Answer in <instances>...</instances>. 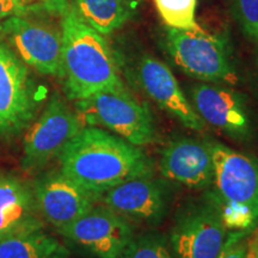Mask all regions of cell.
I'll use <instances>...</instances> for the list:
<instances>
[{
  "instance_id": "obj_1",
  "label": "cell",
  "mask_w": 258,
  "mask_h": 258,
  "mask_svg": "<svg viewBox=\"0 0 258 258\" xmlns=\"http://www.w3.org/2000/svg\"><path fill=\"white\" fill-rule=\"evenodd\" d=\"M60 171L98 200L125 180L153 176V164L141 147L99 127L88 125L59 157Z\"/></svg>"
},
{
  "instance_id": "obj_2",
  "label": "cell",
  "mask_w": 258,
  "mask_h": 258,
  "mask_svg": "<svg viewBox=\"0 0 258 258\" xmlns=\"http://www.w3.org/2000/svg\"><path fill=\"white\" fill-rule=\"evenodd\" d=\"M61 32L59 78L67 98L80 101L105 90L125 88L120 64L105 36L83 22L71 6L61 17Z\"/></svg>"
},
{
  "instance_id": "obj_3",
  "label": "cell",
  "mask_w": 258,
  "mask_h": 258,
  "mask_svg": "<svg viewBox=\"0 0 258 258\" xmlns=\"http://www.w3.org/2000/svg\"><path fill=\"white\" fill-rule=\"evenodd\" d=\"M215 191L212 201L227 230H251L258 222V158L211 143Z\"/></svg>"
},
{
  "instance_id": "obj_4",
  "label": "cell",
  "mask_w": 258,
  "mask_h": 258,
  "mask_svg": "<svg viewBox=\"0 0 258 258\" xmlns=\"http://www.w3.org/2000/svg\"><path fill=\"white\" fill-rule=\"evenodd\" d=\"M161 47L178 69L203 83L234 85L238 83L227 37L200 28L177 30L164 27Z\"/></svg>"
},
{
  "instance_id": "obj_5",
  "label": "cell",
  "mask_w": 258,
  "mask_h": 258,
  "mask_svg": "<svg viewBox=\"0 0 258 258\" xmlns=\"http://www.w3.org/2000/svg\"><path fill=\"white\" fill-rule=\"evenodd\" d=\"M76 109L86 127H103L135 146H147L159 140L150 108L127 88L105 90L76 101Z\"/></svg>"
},
{
  "instance_id": "obj_6",
  "label": "cell",
  "mask_w": 258,
  "mask_h": 258,
  "mask_svg": "<svg viewBox=\"0 0 258 258\" xmlns=\"http://www.w3.org/2000/svg\"><path fill=\"white\" fill-rule=\"evenodd\" d=\"M85 127L78 110L54 93L40 116L25 129L21 167L27 173L43 170Z\"/></svg>"
},
{
  "instance_id": "obj_7",
  "label": "cell",
  "mask_w": 258,
  "mask_h": 258,
  "mask_svg": "<svg viewBox=\"0 0 258 258\" xmlns=\"http://www.w3.org/2000/svg\"><path fill=\"white\" fill-rule=\"evenodd\" d=\"M37 112V97L28 66L0 35V138L24 133Z\"/></svg>"
},
{
  "instance_id": "obj_8",
  "label": "cell",
  "mask_w": 258,
  "mask_h": 258,
  "mask_svg": "<svg viewBox=\"0 0 258 258\" xmlns=\"http://www.w3.org/2000/svg\"><path fill=\"white\" fill-rule=\"evenodd\" d=\"M0 35L28 67L44 76L60 77L61 27L24 16H11L0 23Z\"/></svg>"
},
{
  "instance_id": "obj_9",
  "label": "cell",
  "mask_w": 258,
  "mask_h": 258,
  "mask_svg": "<svg viewBox=\"0 0 258 258\" xmlns=\"http://www.w3.org/2000/svg\"><path fill=\"white\" fill-rule=\"evenodd\" d=\"M57 232L98 258H117L134 237L131 222L102 203Z\"/></svg>"
},
{
  "instance_id": "obj_10",
  "label": "cell",
  "mask_w": 258,
  "mask_h": 258,
  "mask_svg": "<svg viewBox=\"0 0 258 258\" xmlns=\"http://www.w3.org/2000/svg\"><path fill=\"white\" fill-rule=\"evenodd\" d=\"M227 237V227L213 201L183 213L170 233L175 258H218Z\"/></svg>"
},
{
  "instance_id": "obj_11",
  "label": "cell",
  "mask_w": 258,
  "mask_h": 258,
  "mask_svg": "<svg viewBox=\"0 0 258 258\" xmlns=\"http://www.w3.org/2000/svg\"><path fill=\"white\" fill-rule=\"evenodd\" d=\"M134 78L146 96L161 110L191 131L202 132L205 121L195 111L190 99L180 88L178 80L166 63L150 54H143L135 63Z\"/></svg>"
},
{
  "instance_id": "obj_12",
  "label": "cell",
  "mask_w": 258,
  "mask_h": 258,
  "mask_svg": "<svg viewBox=\"0 0 258 258\" xmlns=\"http://www.w3.org/2000/svg\"><path fill=\"white\" fill-rule=\"evenodd\" d=\"M32 190L41 218L57 231L73 224L98 203L92 194L64 176L60 170L37 178L32 184Z\"/></svg>"
},
{
  "instance_id": "obj_13",
  "label": "cell",
  "mask_w": 258,
  "mask_h": 258,
  "mask_svg": "<svg viewBox=\"0 0 258 258\" xmlns=\"http://www.w3.org/2000/svg\"><path fill=\"white\" fill-rule=\"evenodd\" d=\"M190 102L206 124L231 138H249L251 123L244 98L220 84L196 83L189 89Z\"/></svg>"
},
{
  "instance_id": "obj_14",
  "label": "cell",
  "mask_w": 258,
  "mask_h": 258,
  "mask_svg": "<svg viewBox=\"0 0 258 258\" xmlns=\"http://www.w3.org/2000/svg\"><path fill=\"white\" fill-rule=\"evenodd\" d=\"M98 203L129 222L157 224L165 214L166 194L152 176L138 177L109 189Z\"/></svg>"
},
{
  "instance_id": "obj_15",
  "label": "cell",
  "mask_w": 258,
  "mask_h": 258,
  "mask_svg": "<svg viewBox=\"0 0 258 258\" xmlns=\"http://www.w3.org/2000/svg\"><path fill=\"white\" fill-rule=\"evenodd\" d=\"M161 176L191 189L213 184L214 161L211 143L177 139L164 147L159 161Z\"/></svg>"
},
{
  "instance_id": "obj_16",
  "label": "cell",
  "mask_w": 258,
  "mask_h": 258,
  "mask_svg": "<svg viewBox=\"0 0 258 258\" xmlns=\"http://www.w3.org/2000/svg\"><path fill=\"white\" fill-rule=\"evenodd\" d=\"M32 185L14 175H0V240L43 230Z\"/></svg>"
},
{
  "instance_id": "obj_17",
  "label": "cell",
  "mask_w": 258,
  "mask_h": 258,
  "mask_svg": "<svg viewBox=\"0 0 258 258\" xmlns=\"http://www.w3.org/2000/svg\"><path fill=\"white\" fill-rule=\"evenodd\" d=\"M71 8L83 22L108 36L135 18L140 0H71Z\"/></svg>"
},
{
  "instance_id": "obj_18",
  "label": "cell",
  "mask_w": 258,
  "mask_h": 258,
  "mask_svg": "<svg viewBox=\"0 0 258 258\" xmlns=\"http://www.w3.org/2000/svg\"><path fill=\"white\" fill-rule=\"evenodd\" d=\"M60 246L53 235L40 230L0 240V258H48Z\"/></svg>"
},
{
  "instance_id": "obj_19",
  "label": "cell",
  "mask_w": 258,
  "mask_h": 258,
  "mask_svg": "<svg viewBox=\"0 0 258 258\" xmlns=\"http://www.w3.org/2000/svg\"><path fill=\"white\" fill-rule=\"evenodd\" d=\"M153 3L165 27L177 30L201 28L196 21L198 0H153Z\"/></svg>"
},
{
  "instance_id": "obj_20",
  "label": "cell",
  "mask_w": 258,
  "mask_h": 258,
  "mask_svg": "<svg viewBox=\"0 0 258 258\" xmlns=\"http://www.w3.org/2000/svg\"><path fill=\"white\" fill-rule=\"evenodd\" d=\"M117 258H175L165 237L147 233L132 238Z\"/></svg>"
},
{
  "instance_id": "obj_21",
  "label": "cell",
  "mask_w": 258,
  "mask_h": 258,
  "mask_svg": "<svg viewBox=\"0 0 258 258\" xmlns=\"http://www.w3.org/2000/svg\"><path fill=\"white\" fill-rule=\"evenodd\" d=\"M232 14L244 36L258 44V0H232Z\"/></svg>"
},
{
  "instance_id": "obj_22",
  "label": "cell",
  "mask_w": 258,
  "mask_h": 258,
  "mask_svg": "<svg viewBox=\"0 0 258 258\" xmlns=\"http://www.w3.org/2000/svg\"><path fill=\"white\" fill-rule=\"evenodd\" d=\"M251 230L233 231L227 234L218 258H247V243Z\"/></svg>"
},
{
  "instance_id": "obj_23",
  "label": "cell",
  "mask_w": 258,
  "mask_h": 258,
  "mask_svg": "<svg viewBox=\"0 0 258 258\" xmlns=\"http://www.w3.org/2000/svg\"><path fill=\"white\" fill-rule=\"evenodd\" d=\"M27 10V5L22 4L18 0H0V19L11 16H25Z\"/></svg>"
},
{
  "instance_id": "obj_24",
  "label": "cell",
  "mask_w": 258,
  "mask_h": 258,
  "mask_svg": "<svg viewBox=\"0 0 258 258\" xmlns=\"http://www.w3.org/2000/svg\"><path fill=\"white\" fill-rule=\"evenodd\" d=\"M41 3L48 14L55 17H62L71 6V0H41Z\"/></svg>"
},
{
  "instance_id": "obj_25",
  "label": "cell",
  "mask_w": 258,
  "mask_h": 258,
  "mask_svg": "<svg viewBox=\"0 0 258 258\" xmlns=\"http://www.w3.org/2000/svg\"><path fill=\"white\" fill-rule=\"evenodd\" d=\"M247 258H258V235L256 228L252 227L249 234L247 243Z\"/></svg>"
},
{
  "instance_id": "obj_26",
  "label": "cell",
  "mask_w": 258,
  "mask_h": 258,
  "mask_svg": "<svg viewBox=\"0 0 258 258\" xmlns=\"http://www.w3.org/2000/svg\"><path fill=\"white\" fill-rule=\"evenodd\" d=\"M48 258H70V257H69V253H67L66 249L62 246H60L59 249L55 251V252H54L50 257H48Z\"/></svg>"
},
{
  "instance_id": "obj_27",
  "label": "cell",
  "mask_w": 258,
  "mask_h": 258,
  "mask_svg": "<svg viewBox=\"0 0 258 258\" xmlns=\"http://www.w3.org/2000/svg\"><path fill=\"white\" fill-rule=\"evenodd\" d=\"M31 2H32V0H23V3L25 5H27V3H31Z\"/></svg>"
},
{
  "instance_id": "obj_28",
  "label": "cell",
  "mask_w": 258,
  "mask_h": 258,
  "mask_svg": "<svg viewBox=\"0 0 258 258\" xmlns=\"http://www.w3.org/2000/svg\"><path fill=\"white\" fill-rule=\"evenodd\" d=\"M254 228H256V232H257V235H258V226L257 225L254 226Z\"/></svg>"
},
{
  "instance_id": "obj_29",
  "label": "cell",
  "mask_w": 258,
  "mask_h": 258,
  "mask_svg": "<svg viewBox=\"0 0 258 258\" xmlns=\"http://www.w3.org/2000/svg\"><path fill=\"white\" fill-rule=\"evenodd\" d=\"M18 2H21L22 4H24V3H23V0H18ZM24 5H25V4H24Z\"/></svg>"
},
{
  "instance_id": "obj_30",
  "label": "cell",
  "mask_w": 258,
  "mask_h": 258,
  "mask_svg": "<svg viewBox=\"0 0 258 258\" xmlns=\"http://www.w3.org/2000/svg\"><path fill=\"white\" fill-rule=\"evenodd\" d=\"M257 61H258V56H257Z\"/></svg>"
}]
</instances>
